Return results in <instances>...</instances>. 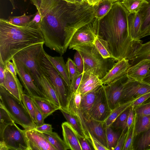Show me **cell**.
I'll return each mask as SVG.
<instances>
[{
    "instance_id": "obj_21",
    "label": "cell",
    "mask_w": 150,
    "mask_h": 150,
    "mask_svg": "<svg viewBox=\"0 0 150 150\" xmlns=\"http://www.w3.org/2000/svg\"><path fill=\"white\" fill-rule=\"evenodd\" d=\"M103 84L100 85L93 90L82 95L81 110L85 121L90 119L89 113L95 101L98 93Z\"/></svg>"
},
{
    "instance_id": "obj_24",
    "label": "cell",
    "mask_w": 150,
    "mask_h": 150,
    "mask_svg": "<svg viewBox=\"0 0 150 150\" xmlns=\"http://www.w3.org/2000/svg\"><path fill=\"white\" fill-rule=\"evenodd\" d=\"M129 33L131 37L134 40L140 41L139 38L142 19L138 13H130L127 16Z\"/></svg>"
},
{
    "instance_id": "obj_54",
    "label": "cell",
    "mask_w": 150,
    "mask_h": 150,
    "mask_svg": "<svg viewBox=\"0 0 150 150\" xmlns=\"http://www.w3.org/2000/svg\"><path fill=\"white\" fill-rule=\"evenodd\" d=\"M5 68L11 73L15 77H17V72L15 65L13 63L10 61H7L4 64Z\"/></svg>"
},
{
    "instance_id": "obj_56",
    "label": "cell",
    "mask_w": 150,
    "mask_h": 150,
    "mask_svg": "<svg viewBox=\"0 0 150 150\" xmlns=\"http://www.w3.org/2000/svg\"><path fill=\"white\" fill-rule=\"evenodd\" d=\"M67 2L74 4H82L87 2L86 0H63Z\"/></svg>"
},
{
    "instance_id": "obj_40",
    "label": "cell",
    "mask_w": 150,
    "mask_h": 150,
    "mask_svg": "<svg viewBox=\"0 0 150 150\" xmlns=\"http://www.w3.org/2000/svg\"><path fill=\"white\" fill-rule=\"evenodd\" d=\"M36 14L27 15L25 14L19 16H9L7 21L11 23L18 26H24L29 23Z\"/></svg>"
},
{
    "instance_id": "obj_44",
    "label": "cell",
    "mask_w": 150,
    "mask_h": 150,
    "mask_svg": "<svg viewBox=\"0 0 150 150\" xmlns=\"http://www.w3.org/2000/svg\"><path fill=\"white\" fill-rule=\"evenodd\" d=\"M134 110V113L138 115H150V101L135 107Z\"/></svg>"
},
{
    "instance_id": "obj_23",
    "label": "cell",
    "mask_w": 150,
    "mask_h": 150,
    "mask_svg": "<svg viewBox=\"0 0 150 150\" xmlns=\"http://www.w3.org/2000/svg\"><path fill=\"white\" fill-rule=\"evenodd\" d=\"M40 84L41 91L44 96L61 109L59 98L53 86L48 78L43 74L41 78Z\"/></svg>"
},
{
    "instance_id": "obj_32",
    "label": "cell",
    "mask_w": 150,
    "mask_h": 150,
    "mask_svg": "<svg viewBox=\"0 0 150 150\" xmlns=\"http://www.w3.org/2000/svg\"><path fill=\"white\" fill-rule=\"evenodd\" d=\"M136 115L134 136L150 129V115Z\"/></svg>"
},
{
    "instance_id": "obj_34",
    "label": "cell",
    "mask_w": 150,
    "mask_h": 150,
    "mask_svg": "<svg viewBox=\"0 0 150 150\" xmlns=\"http://www.w3.org/2000/svg\"><path fill=\"white\" fill-rule=\"evenodd\" d=\"M113 3L108 0H102L94 6L95 17L99 19L103 17L110 10Z\"/></svg>"
},
{
    "instance_id": "obj_17",
    "label": "cell",
    "mask_w": 150,
    "mask_h": 150,
    "mask_svg": "<svg viewBox=\"0 0 150 150\" xmlns=\"http://www.w3.org/2000/svg\"><path fill=\"white\" fill-rule=\"evenodd\" d=\"M130 67L128 59L124 58L117 61L106 75L100 80L102 84L103 85L108 84L120 78L126 74Z\"/></svg>"
},
{
    "instance_id": "obj_60",
    "label": "cell",
    "mask_w": 150,
    "mask_h": 150,
    "mask_svg": "<svg viewBox=\"0 0 150 150\" xmlns=\"http://www.w3.org/2000/svg\"><path fill=\"white\" fill-rule=\"evenodd\" d=\"M108 0L112 2H116V1H119L120 0Z\"/></svg>"
},
{
    "instance_id": "obj_30",
    "label": "cell",
    "mask_w": 150,
    "mask_h": 150,
    "mask_svg": "<svg viewBox=\"0 0 150 150\" xmlns=\"http://www.w3.org/2000/svg\"><path fill=\"white\" fill-rule=\"evenodd\" d=\"M41 133L56 150L69 149L64 141L60 138L57 133L52 132Z\"/></svg>"
},
{
    "instance_id": "obj_26",
    "label": "cell",
    "mask_w": 150,
    "mask_h": 150,
    "mask_svg": "<svg viewBox=\"0 0 150 150\" xmlns=\"http://www.w3.org/2000/svg\"><path fill=\"white\" fill-rule=\"evenodd\" d=\"M31 97L45 119L56 110L61 109L47 99L40 97Z\"/></svg>"
},
{
    "instance_id": "obj_49",
    "label": "cell",
    "mask_w": 150,
    "mask_h": 150,
    "mask_svg": "<svg viewBox=\"0 0 150 150\" xmlns=\"http://www.w3.org/2000/svg\"><path fill=\"white\" fill-rule=\"evenodd\" d=\"M150 98V92L145 94L137 98L132 104L131 106L134 108L140 105Z\"/></svg>"
},
{
    "instance_id": "obj_9",
    "label": "cell",
    "mask_w": 150,
    "mask_h": 150,
    "mask_svg": "<svg viewBox=\"0 0 150 150\" xmlns=\"http://www.w3.org/2000/svg\"><path fill=\"white\" fill-rule=\"evenodd\" d=\"M99 20L95 17L89 23L77 29L69 38L65 44L63 49L64 53L68 48L70 49L76 45L93 43L98 34Z\"/></svg>"
},
{
    "instance_id": "obj_29",
    "label": "cell",
    "mask_w": 150,
    "mask_h": 150,
    "mask_svg": "<svg viewBox=\"0 0 150 150\" xmlns=\"http://www.w3.org/2000/svg\"><path fill=\"white\" fill-rule=\"evenodd\" d=\"M150 60V41L142 43L137 50L134 57L131 60L132 67L144 59Z\"/></svg>"
},
{
    "instance_id": "obj_16",
    "label": "cell",
    "mask_w": 150,
    "mask_h": 150,
    "mask_svg": "<svg viewBox=\"0 0 150 150\" xmlns=\"http://www.w3.org/2000/svg\"><path fill=\"white\" fill-rule=\"evenodd\" d=\"M85 123L88 135V134H90L108 149L106 133V126L104 122L90 118L85 121Z\"/></svg>"
},
{
    "instance_id": "obj_8",
    "label": "cell",
    "mask_w": 150,
    "mask_h": 150,
    "mask_svg": "<svg viewBox=\"0 0 150 150\" xmlns=\"http://www.w3.org/2000/svg\"><path fill=\"white\" fill-rule=\"evenodd\" d=\"M13 122L8 125L0 138V150H29L24 130Z\"/></svg>"
},
{
    "instance_id": "obj_57",
    "label": "cell",
    "mask_w": 150,
    "mask_h": 150,
    "mask_svg": "<svg viewBox=\"0 0 150 150\" xmlns=\"http://www.w3.org/2000/svg\"><path fill=\"white\" fill-rule=\"evenodd\" d=\"M88 3L90 5L94 6L98 4L102 0H86Z\"/></svg>"
},
{
    "instance_id": "obj_33",
    "label": "cell",
    "mask_w": 150,
    "mask_h": 150,
    "mask_svg": "<svg viewBox=\"0 0 150 150\" xmlns=\"http://www.w3.org/2000/svg\"><path fill=\"white\" fill-rule=\"evenodd\" d=\"M67 122L70 125L79 136L86 138V136L81 125L76 117L68 112L60 110Z\"/></svg>"
},
{
    "instance_id": "obj_35",
    "label": "cell",
    "mask_w": 150,
    "mask_h": 150,
    "mask_svg": "<svg viewBox=\"0 0 150 150\" xmlns=\"http://www.w3.org/2000/svg\"><path fill=\"white\" fill-rule=\"evenodd\" d=\"M122 5L130 13H138L148 2L146 0H122Z\"/></svg>"
},
{
    "instance_id": "obj_19",
    "label": "cell",
    "mask_w": 150,
    "mask_h": 150,
    "mask_svg": "<svg viewBox=\"0 0 150 150\" xmlns=\"http://www.w3.org/2000/svg\"><path fill=\"white\" fill-rule=\"evenodd\" d=\"M150 70V60L144 59L129 67L126 74L129 79L142 81Z\"/></svg>"
},
{
    "instance_id": "obj_55",
    "label": "cell",
    "mask_w": 150,
    "mask_h": 150,
    "mask_svg": "<svg viewBox=\"0 0 150 150\" xmlns=\"http://www.w3.org/2000/svg\"><path fill=\"white\" fill-rule=\"evenodd\" d=\"M5 65L0 62V85H2L5 76Z\"/></svg>"
},
{
    "instance_id": "obj_38",
    "label": "cell",
    "mask_w": 150,
    "mask_h": 150,
    "mask_svg": "<svg viewBox=\"0 0 150 150\" xmlns=\"http://www.w3.org/2000/svg\"><path fill=\"white\" fill-rule=\"evenodd\" d=\"M0 138L6 127L14 122L4 107L0 104Z\"/></svg>"
},
{
    "instance_id": "obj_7",
    "label": "cell",
    "mask_w": 150,
    "mask_h": 150,
    "mask_svg": "<svg viewBox=\"0 0 150 150\" xmlns=\"http://www.w3.org/2000/svg\"><path fill=\"white\" fill-rule=\"evenodd\" d=\"M44 44L37 43L28 47L18 52L12 58L22 63L30 71L40 91V81L42 73L40 67V60Z\"/></svg>"
},
{
    "instance_id": "obj_51",
    "label": "cell",
    "mask_w": 150,
    "mask_h": 150,
    "mask_svg": "<svg viewBox=\"0 0 150 150\" xmlns=\"http://www.w3.org/2000/svg\"><path fill=\"white\" fill-rule=\"evenodd\" d=\"M78 138L82 150H91L92 149L88 142V140L84 137L78 135Z\"/></svg>"
},
{
    "instance_id": "obj_36",
    "label": "cell",
    "mask_w": 150,
    "mask_h": 150,
    "mask_svg": "<svg viewBox=\"0 0 150 150\" xmlns=\"http://www.w3.org/2000/svg\"><path fill=\"white\" fill-rule=\"evenodd\" d=\"M111 126L106 127V133L108 150H114L121 134Z\"/></svg>"
},
{
    "instance_id": "obj_53",
    "label": "cell",
    "mask_w": 150,
    "mask_h": 150,
    "mask_svg": "<svg viewBox=\"0 0 150 150\" xmlns=\"http://www.w3.org/2000/svg\"><path fill=\"white\" fill-rule=\"evenodd\" d=\"M134 108L130 107L127 121V130H129L132 126L134 120Z\"/></svg>"
},
{
    "instance_id": "obj_14",
    "label": "cell",
    "mask_w": 150,
    "mask_h": 150,
    "mask_svg": "<svg viewBox=\"0 0 150 150\" xmlns=\"http://www.w3.org/2000/svg\"><path fill=\"white\" fill-rule=\"evenodd\" d=\"M29 150H56L42 133L35 129H24Z\"/></svg>"
},
{
    "instance_id": "obj_11",
    "label": "cell",
    "mask_w": 150,
    "mask_h": 150,
    "mask_svg": "<svg viewBox=\"0 0 150 150\" xmlns=\"http://www.w3.org/2000/svg\"><path fill=\"white\" fill-rule=\"evenodd\" d=\"M150 92V85L143 81L128 79L123 89L120 104Z\"/></svg>"
},
{
    "instance_id": "obj_61",
    "label": "cell",
    "mask_w": 150,
    "mask_h": 150,
    "mask_svg": "<svg viewBox=\"0 0 150 150\" xmlns=\"http://www.w3.org/2000/svg\"><path fill=\"white\" fill-rule=\"evenodd\" d=\"M147 150H150V148L149 149H147Z\"/></svg>"
},
{
    "instance_id": "obj_58",
    "label": "cell",
    "mask_w": 150,
    "mask_h": 150,
    "mask_svg": "<svg viewBox=\"0 0 150 150\" xmlns=\"http://www.w3.org/2000/svg\"><path fill=\"white\" fill-rule=\"evenodd\" d=\"M143 81L150 85V70L143 79Z\"/></svg>"
},
{
    "instance_id": "obj_18",
    "label": "cell",
    "mask_w": 150,
    "mask_h": 150,
    "mask_svg": "<svg viewBox=\"0 0 150 150\" xmlns=\"http://www.w3.org/2000/svg\"><path fill=\"white\" fill-rule=\"evenodd\" d=\"M10 93L22 101L23 86L17 77H16L6 68L5 76L2 85Z\"/></svg>"
},
{
    "instance_id": "obj_42",
    "label": "cell",
    "mask_w": 150,
    "mask_h": 150,
    "mask_svg": "<svg viewBox=\"0 0 150 150\" xmlns=\"http://www.w3.org/2000/svg\"><path fill=\"white\" fill-rule=\"evenodd\" d=\"M22 102L35 124V108L31 97L28 94L23 93L22 95Z\"/></svg>"
},
{
    "instance_id": "obj_50",
    "label": "cell",
    "mask_w": 150,
    "mask_h": 150,
    "mask_svg": "<svg viewBox=\"0 0 150 150\" xmlns=\"http://www.w3.org/2000/svg\"><path fill=\"white\" fill-rule=\"evenodd\" d=\"M127 134V132H125V131H122L120 137L114 150H122Z\"/></svg>"
},
{
    "instance_id": "obj_15",
    "label": "cell",
    "mask_w": 150,
    "mask_h": 150,
    "mask_svg": "<svg viewBox=\"0 0 150 150\" xmlns=\"http://www.w3.org/2000/svg\"><path fill=\"white\" fill-rule=\"evenodd\" d=\"M81 93L78 91L70 93L66 111L76 117L85 132L86 138L88 139L89 136L85 125V120L81 110Z\"/></svg>"
},
{
    "instance_id": "obj_20",
    "label": "cell",
    "mask_w": 150,
    "mask_h": 150,
    "mask_svg": "<svg viewBox=\"0 0 150 150\" xmlns=\"http://www.w3.org/2000/svg\"><path fill=\"white\" fill-rule=\"evenodd\" d=\"M62 134L64 141L69 149L82 150L78 138V135L67 122L62 125Z\"/></svg>"
},
{
    "instance_id": "obj_1",
    "label": "cell",
    "mask_w": 150,
    "mask_h": 150,
    "mask_svg": "<svg viewBox=\"0 0 150 150\" xmlns=\"http://www.w3.org/2000/svg\"><path fill=\"white\" fill-rule=\"evenodd\" d=\"M41 14L40 28L46 46L62 56L66 31L91 22L95 18L93 6L87 2L74 4L63 0H30Z\"/></svg>"
},
{
    "instance_id": "obj_4",
    "label": "cell",
    "mask_w": 150,
    "mask_h": 150,
    "mask_svg": "<svg viewBox=\"0 0 150 150\" xmlns=\"http://www.w3.org/2000/svg\"><path fill=\"white\" fill-rule=\"evenodd\" d=\"M72 49L78 51L82 56L84 71L91 72L100 80L111 69L116 61L113 58H104L93 43L76 45Z\"/></svg>"
},
{
    "instance_id": "obj_37",
    "label": "cell",
    "mask_w": 150,
    "mask_h": 150,
    "mask_svg": "<svg viewBox=\"0 0 150 150\" xmlns=\"http://www.w3.org/2000/svg\"><path fill=\"white\" fill-rule=\"evenodd\" d=\"M130 107L128 108L116 118L111 125L112 127L117 129H121L122 131H125L126 129H127V118Z\"/></svg>"
},
{
    "instance_id": "obj_48",
    "label": "cell",
    "mask_w": 150,
    "mask_h": 150,
    "mask_svg": "<svg viewBox=\"0 0 150 150\" xmlns=\"http://www.w3.org/2000/svg\"><path fill=\"white\" fill-rule=\"evenodd\" d=\"M33 103L35 110V124L37 126H39L44 124V120L45 118L42 113L33 102Z\"/></svg>"
},
{
    "instance_id": "obj_43",
    "label": "cell",
    "mask_w": 150,
    "mask_h": 150,
    "mask_svg": "<svg viewBox=\"0 0 150 150\" xmlns=\"http://www.w3.org/2000/svg\"><path fill=\"white\" fill-rule=\"evenodd\" d=\"M69 76L71 81L79 74L73 60L68 58L66 63Z\"/></svg>"
},
{
    "instance_id": "obj_39",
    "label": "cell",
    "mask_w": 150,
    "mask_h": 150,
    "mask_svg": "<svg viewBox=\"0 0 150 150\" xmlns=\"http://www.w3.org/2000/svg\"><path fill=\"white\" fill-rule=\"evenodd\" d=\"M136 114L134 117L133 123L130 129L127 131V134L122 150H133V141L134 136V132L136 120Z\"/></svg>"
},
{
    "instance_id": "obj_3",
    "label": "cell",
    "mask_w": 150,
    "mask_h": 150,
    "mask_svg": "<svg viewBox=\"0 0 150 150\" xmlns=\"http://www.w3.org/2000/svg\"><path fill=\"white\" fill-rule=\"evenodd\" d=\"M39 28L18 26L7 20L0 19V62L5 64L18 52L31 45L44 43Z\"/></svg>"
},
{
    "instance_id": "obj_59",
    "label": "cell",
    "mask_w": 150,
    "mask_h": 150,
    "mask_svg": "<svg viewBox=\"0 0 150 150\" xmlns=\"http://www.w3.org/2000/svg\"><path fill=\"white\" fill-rule=\"evenodd\" d=\"M9 0L11 2V3L12 5L13 9H15V6L14 3V0Z\"/></svg>"
},
{
    "instance_id": "obj_45",
    "label": "cell",
    "mask_w": 150,
    "mask_h": 150,
    "mask_svg": "<svg viewBox=\"0 0 150 150\" xmlns=\"http://www.w3.org/2000/svg\"><path fill=\"white\" fill-rule=\"evenodd\" d=\"M84 71L79 74L75 77L71 81L70 86L69 88V94L77 91L79 86Z\"/></svg>"
},
{
    "instance_id": "obj_47",
    "label": "cell",
    "mask_w": 150,
    "mask_h": 150,
    "mask_svg": "<svg viewBox=\"0 0 150 150\" xmlns=\"http://www.w3.org/2000/svg\"><path fill=\"white\" fill-rule=\"evenodd\" d=\"M88 141L91 143L93 149L96 150H108V149L88 134Z\"/></svg>"
},
{
    "instance_id": "obj_31",
    "label": "cell",
    "mask_w": 150,
    "mask_h": 150,
    "mask_svg": "<svg viewBox=\"0 0 150 150\" xmlns=\"http://www.w3.org/2000/svg\"><path fill=\"white\" fill-rule=\"evenodd\" d=\"M93 43L104 58H113L108 42L100 36L98 34Z\"/></svg>"
},
{
    "instance_id": "obj_10",
    "label": "cell",
    "mask_w": 150,
    "mask_h": 150,
    "mask_svg": "<svg viewBox=\"0 0 150 150\" xmlns=\"http://www.w3.org/2000/svg\"><path fill=\"white\" fill-rule=\"evenodd\" d=\"M11 60L15 65L17 74L28 94L31 97L47 99L36 85L31 72L25 66L13 58Z\"/></svg>"
},
{
    "instance_id": "obj_52",
    "label": "cell",
    "mask_w": 150,
    "mask_h": 150,
    "mask_svg": "<svg viewBox=\"0 0 150 150\" xmlns=\"http://www.w3.org/2000/svg\"><path fill=\"white\" fill-rule=\"evenodd\" d=\"M35 129L42 133L52 132L53 129L51 125L45 123L40 126H37Z\"/></svg>"
},
{
    "instance_id": "obj_28",
    "label": "cell",
    "mask_w": 150,
    "mask_h": 150,
    "mask_svg": "<svg viewBox=\"0 0 150 150\" xmlns=\"http://www.w3.org/2000/svg\"><path fill=\"white\" fill-rule=\"evenodd\" d=\"M138 98L121 103L112 110L109 116L104 121L106 126H111L116 118L128 108L131 106L133 103Z\"/></svg>"
},
{
    "instance_id": "obj_27",
    "label": "cell",
    "mask_w": 150,
    "mask_h": 150,
    "mask_svg": "<svg viewBox=\"0 0 150 150\" xmlns=\"http://www.w3.org/2000/svg\"><path fill=\"white\" fill-rule=\"evenodd\" d=\"M45 53L49 60L59 72L69 88L71 81L69 77L66 64L63 57L61 55L59 56L52 57L46 52Z\"/></svg>"
},
{
    "instance_id": "obj_2",
    "label": "cell",
    "mask_w": 150,
    "mask_h": 150,
    "mask_svg": "<svg viewBox=\"0 0 150 150\" xmlns=\"http://www.w3.org/2000/svg\"><path fill=\"white\" fill-rule=\"evenodd\" d=\"M128 13L121 2L117 1L98 21V34L108 42L116 61L124 58L131 60L142 43V41L134 40L129 35Z\"/></svg>"
},
{
    "instance_id": "obj_22",
    "label": "cell",
    "mask_w": 150,
    "mask_h": 150,
    "mask_svg": "<svg viewBox=\"0 0 150 150\" xmlns=\"http://www.w3.org/2000/svg\"><path fill=\"white\" fill-rule=\"evenodd\" d=\"M102 84L100 79L88 71H84L78 91L81 95L85 94Z\"/></svg>"
},
{
    "instance_id": "obj_12",
    "label": "cell",
    "mask_w": 150,
    "mask_h": 150,
    "mask_svg": "<svg viewBox=\"0 0 150 150\" xmlns=\"http://www.w3.org/2000/svg\"><path fill=\"white\" fill-rule=\"evenodd\" d=\"M111 111L108 105L104 85H103L89 112V118L99 121L104 122Z\"/></svg>"
},
{
    "instance_id": "obj_6",
    "label": "cell",
    "mask_w": 150,
    "mask_h": 150,
    "mask_svg": "<svg viewBox=\"0 0 150 150\" xmlns=\"http://www.w3.org/2000/svg\"><path fill=\"white\" fill-rule=\"evenodd\" d=\"M45 52L43 49L40 60L41 70L42 74L48 78L53 86L59 98L61 109L66 110L69 95V88L59 72L49 60Z\"/></svg>"
},
{
    "instance_id": "obj_46",
    "label": "cell",
    "mask_w": 150,
    "mask_h": 150,
    "mask_svg": "<svg viewBox=\"0 0 150 150\" xmlns=\"http://www.w3.org/2000/svg\"><path fill=\"white\" fill-rule=\"evenodd\" d=\"M74 61L79 73H82L84 71V64L83 60L80 54L76 51L74 57Z\"/></svg>"
},
{
    "instance_id": "obj_13",
    "label": "cell",
    "mask_w": 150,
    "mask_h": 150,
    "mask_svg": "<svg viewBox=\"0 0 150 150\" xmlns=\"http://www.w3.org/2000/svg\"><path fill=\"white\" fill-rule=\"evenodd\" d=\"M128 79L126 74L110 84L104 85L108 105L111 110L120 104L123 87Z\"/></svg>"
},
{
    "instance_id": "obj_25",
    "label": "cell",
    "mask_w": 150,
    "mask_h": 150,
    "mask_svg": "<svg viewBox=\"0 0 150 150\" xmlns=\"http://www.w3.org/2000/svg\"><path fill=\"white\" fill-rule=\"evenodd\" d=\"M148 3L145 4L139 13L142 19L139 38L150 35V0H146Z\"/></svg>"
},
{
    "instance_id": "obj_5",
    "label": "cell",
    "mask_w": 150,
    "mask_h": 150,
    "mask_svg": "<svg viewBox=\"0 0 150 150\" xmlns=\"http://www.w3.org/2000/svg\"><path fill=\"white\" fill-rule=\"evenodd\" d=\"M0 104L4 107L15 123L26 130L36 127L22 101L12 95L2 85H0Z\"/></svg>"
},
{
    "instance_id": "obj_41",
    "label": "cell",
    "mask_w": 150,
    "mask_h": 150,
    "mask_svg": "<svg viewBox=\"0 0 150 150\" xmlns=\"http://www.w3.org/2000/svg\"><path fill=\"white\" fill-rule=\"evenodd\" d=\"M143 133L137 142L136 149L146 150L150 146V129Z\"/></svg>"
}]
</instances>
